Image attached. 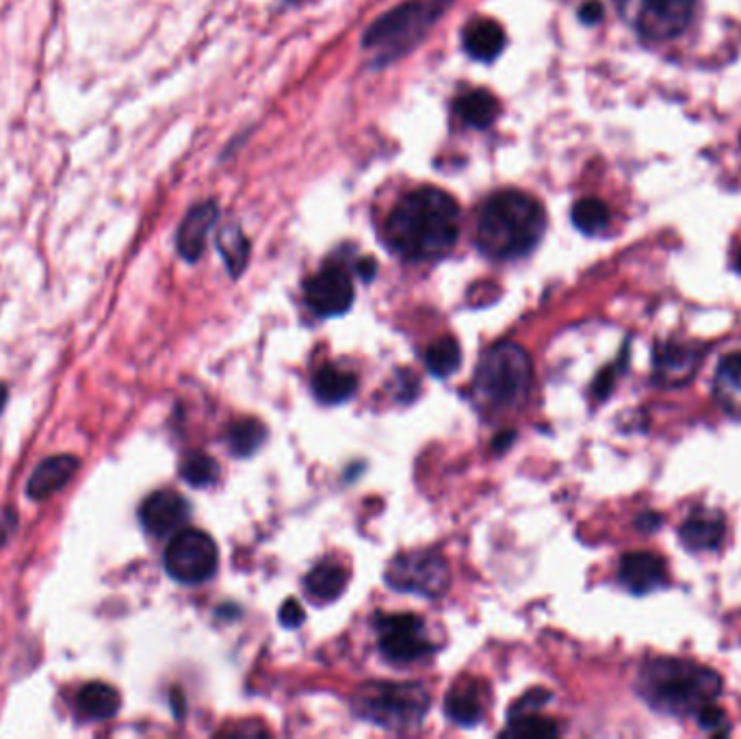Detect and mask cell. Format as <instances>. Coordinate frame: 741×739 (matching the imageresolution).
Wrapping results in <instances>:
<instances>
[{
    "instance_id": "cell-1",
    "label": "cell",
    "mask_w": 741,
    "mask_h": 739,
    "mask_svg": "<svg viewBox=\"0 0 741 739\" xmlns=\"http://www.w3.org/2000/svg\"><path fill=\"white\" fill-rule=\"evenodd\" d=\"M460 234V206L442 189L423 186L392 208L386 243L405 261H434L451 252Z\"/></svg>"
},
{
    "instance_id": "cell-2",
    "label": "cell",
    "mask_w": 741,
    "mask_h": 739,
    "mask_svg": "<svg viewBox=\"0 0 741 739\" xmlns=\"http://www.w3.org/2000/svg\"><path fill=\"white\" fill-rule=\"evenodd\" d=\"M642 701L666 716H696L722 694V679L716 670L677 657L648 659L637 675Z\"/></svg>"
},
{
    "instance_id": "cell-3",
    "label": "cell",
    "mask_w": 741,
    "mask_h": 739,
    "mask_svg": "<svg viewBox=\"0 0 741 739\" xmlns=\"http://www.w3.org/2000/svg\"><path fill=\"white\" fill-rule=\"evenodd\" d=\"M547 213L543 204L523 191L495 193L477 219V247L495 261L527 256L543 239Z\"/></svg>"
},
{
    "instance_id": "cell-4",
    "label": "cell",
    "mask_w": 741,
    "mask_h": 739,
    "mask_svg": "<svg viewBox=\"0 0 741 739\" xmlns=\"http://www.w3.org/2000/svg\"><path fill=\"white\" fill-rule=\"evenodd\" d=\"M449 4L451 0H408L394 7L365 33V48L373 52L377 65L394 61L427 35Z\"/></svg>"
},
{
    "instance_id": "cell-5",
    "label": "cell",
    "mask_w": 741,
    "mask_h": 739,
    "mask_svg": "<svg viewBox=\"0 0 741 739\" xmlns=\"http://www.w3.org/2000/svg\"><path fill=\"white\" fill-rule=\"evenodd\" d=\"M532 359L510 341L486 352L475 373V395L482 403L499 410L523 401L532 386Z\"/></svg>"
},
{
    "instance_id": "cell-6",
    "label": "cell",
    "mask_w": 741,
    "mask_h": 739,
    "mask_svg": "<svg viewBox=\"0 0 741 739\" xmlns=\"http://www.w3.org/2000/svg\"><path fill=\"white\" fill-rule=\"evenodd\" d=\"M429 692L418 683H369L354 696L361 718L384 729H412L429 712Z\"/></svg>"
},
{
    "instance_id": "cell-7",
    "label": "cell",
    "mask_w": 741,
    "mask_h": 739,
    "mask_svg": "<svg viewBox=\"0 0 741 739\" xmlns=\"http://www.w3.org/2000/svg\"><path fill=\"white\" fill-rule=\"evenodd\" d=\"M386 583L397 592L440 598L451 583V570L442 555L410 552L397 555L386 568Z\"/></svg>"
},
{
    "instance_id": "cell-8",
    "label": "cell",
    "mask_w": 741,
    "mask_h": 739,
    "mask_svg": "<svg viewBox=\"0 0 741 739\" xmlns=\"http://www.w3.org/2000/svg\"><path fill=\"white\" fill-rule=\"evenodd\" d=\"M624 7L642 39L668 41L690 28L696 0H624Z\"/></svg>"
},
{
    "instance_id": "cell-9",
    "label": "cell",
    "mask_w": 741,
    "mask_h": 739,
    "mask_svg": "<svg viewBox=\"0 0 741 739\" xmlns=\"http://www.w3.org/2000/svg\"><path fill=\"white\" fill-rule=\"evenodd\" d=\"M166 570L185 585L208 581L219 564L215 541L199 530H181L166 549Z\"/></svg>"
},
{
    "instance_id": "cell-10",
    "label": "cell",
    "mask_w": 741,
    "mask_h": 739,
    "mask_svg": "<svg viewBox=\"0 0 741 739\" xmlns=\"http://www.w3.org/2000/svg\"><path fill=\"white\" fill-rule=\"evenodd\" d=\"M377 642L386 659L410 664L434 653V644L425 635V625L414 614H388L377 618Z\"/></svg>"
},
{
    "instance_id": "cell-11",
    "label": "cell",
    "mask_w": 741,
    "mask_h": 739,
    "mask_svg": "<svg viewBox=\"0 0 741 739\" xmlns=\"http://www.w3.org/2000/svg\"><path fill=\"white\" fill-rule=\"evenodd\" d=\"M304 298L319 317H339L352 308L356 293L350 274L343 267L330 265L306 280Z\"/></svg>"
},
{
    "instance_id": "cell-12",
    "label": "cell",
    "mask_w": 741,
    "mask_h": 739,
    "mask_svg": "<svg viewBox=\"0 0 741 739\" xmlns=\"http://www.w3.org/2000/svg\"><path fill=\"white\" fill-rule=\"evenodd\" d=\"M705 348L694 343L679 341H661L655 346L653 367L655 381L664 386H683L688 384L703 361Z\"/></svg>"
},
{
    "instance_id": "cell-13",
    "label": "cell",
    "mask_w": 741,
    "mask_h": 739,
    "mask_svg": "<svg viewBox=\"0 0 741 739\" xmlns=\"http://www.w3.org/2000/svg\"><path fill=\"white\" fill-rule=\"evenodd\" d=\"M139 521L148 534L170 536L189 521V504L174 490H157L142 504Z\"/></svg>"
},
{
    "instance_id": "cell-14",
    "label": "cell",
    "mask_w": 741,
    "mask_h": 739,
    "mask_svg": "<svg viewBox=\"0 0 741 739\" xmlns=\"http://www.w3.org/2000/svg\"><path fill=\"white\" fill-rule=\"evenodd\" d=\"M618 577H620V583L631 594L644 596L666 585L668 570H666V561L659 555L633 552V554L622 555Z\"/></svg>"
},
{
    "instance_id": "cell-15",
    "label": "cell",
    "mask_w": 741,
    "mask_h": 739,
    "mask_svg": "<svg viewBox=\"0 0 741 739\" xmlns=\"http://www.w3.org/2000/svg\"><path fill=\"white\" fill-rule=\"evenodd\" d=\"M679 538L688 552H718L727 538V521L720 512L696 510L681 525Z\"/></svg>"
},
{
    "instance_id": "cell-16",
    "label": "cell",
    "mask_w": 741,
    "mask_h": 739,
    "mask_svg": "<svg viewBox=\"0 0 741 739\" xmlns=\"http://www.w3.org/2000/svg\"><path fill=\"white\" fill-rule=\"evenodd\" d=\"M215 221H217V204L210 202V199L193 206L186 213L185 219L179 228V239H177L179 252L185 261L193 263L204 254L206 239H208Z\"/></svg>"
},
{
    "instance_id": "cell-17",
    "label": "cell",
    "mask_w": 741,
    "mask_h": 739,
    "mask_svg": "<svg viewBox=\"0 0 741 739\" xmlns=\"http://www.w3.org/2000/svg\"><path fill=\"white\" fill-rule=\"evenodd\" d=\"M78 471V458L76 456H52L39 462V467L33 471L28 484H26V495L35 501H41L54 493H59Z\"/></svg>"
},
{
    "instance_id": "cell-18",
    "label": "cell",
    "mask_w": 741,
    "mask_h": 739,
    "mask_svg": "<svg viewBox=\"0 0 741 739\" xmlns=\"http://www.w3.org/2000/svg\"><path fill=\"white\" fill-rule=\"evenodd\" d=\"M464 50L475 59V61H495L503 48H506V31L499 22L495 20H473L464 26L462 33Z\"/></svg>"
},
{
    "instance_id": "cell-19",
    "label": "cell",
    "mask_w": 741,
    "mask_h": 739,
    "mask_svg": "<svg viewBox=\"0 0 741 739\" xmlns=\"http://www.w3.org/2000/svg\"><path fill=\"white\" fill-rule=\"evenodd\" d=\"M350 572L343 564L339 561H321L317 564L304 579L306 592L319 601V603H330L337 601L345 590H348Z\"/></svg>"
},
{
    "instance_id": "cell-20",
    "label": "cell",
    "mask_w": 741,
    "mask_h": 739,
    "mask_svg": "<svg viewBox=\"0 0 741 739\" xmlns=\"http://www.w3.org/2000/svg\"><path fill=\"white\" fill-rule=\"evenodd\" d=\"M359 388V377L352 371L339 370L335 365H326L315 373L313 390L317 399L328 405H337L348 401Z\"/></svg>"
},
{
    "instance_id": "cell-21",
    "label": "cell",
    "mask_w": 741,
    "mask_h": 739,
    "mask_svg": "<svg viewBox=\"0 0 741 739\" xmlns=\"http://www.w3.org/2000/svg\"><path fill=\"white\" fill-rule=\"evenodd\" d=\"M445 714L460 727H475L484 718V701L475 686H453L445 699Z\"/></svg>"
},
{
    "instance_id": "cell-22",
    "label": "cell",
    "mask_w": 741,
    "mask_h": 739,
    "mask_svg": "<svg viewBox=\"0 0 741 739\" xmlns=\"http://www.w3.org/2000/svg\"><path fill=\"white\" fill-rule=\"evenodd\" d=\"M716 397L729 414L741 419V352L720 361L716 371Z\"/></svg>"
},
{
    "instance_id": "cell-23",
    "label": "cell",
    "mask_w": 741,
    "mask_h": 739,
    "mask_svg": "<svg viewBox=\"0 0 741 739\" xmlns=\"http://www.w3.org/2000/svg\"><path fill=\"white\" fill-rule=\"evenodd\" d=\"M458 118L473 129H488L499 118V102L493 94L477 89L460 96L455 100Z\"/></svg>"
},
{
    "instance_id": "cell-24",
    "label": "cell",
    "mask_w": 741,
    "mask_h": 739,
    "mask_svg": "<svg viewBox=\"0 0 741 739\" xmlns=\"http://www.w3.org/2000/svg\"><path fill=\"white\" fill-rule=\"evenodd\" d=\"M78 710L89 720H109L120 712V694L107 683H87L76 699Z\"/></svg>"
},
{
    "instance_id": "cell-25",
    "label": "cell",
    "mask_w": 741,
    "mask_h": 739,
    "mask_svg": "<svg viewBox=\"0 0 741 739\" xmlns=\"http://www.w3.org/2000/svg\"><path fill=\"white\" fill-rule=\"evenodd\" d=\"M217 247L226 261L230 276H241L250 258V241L239 226H223L217 232Z\"/></svg>"
},
{
    "instance_id": "cell-26",
    "label": "cell",
    "mask_w": 741,
    "mask_h": 739,
    "mask_svg": "<svg viewBox=\"0 0 741 739\" xmlns=\"http://www.w3.org/2000/svg\"><path fill=\"white\" fill-rule=\"evenodd\" d=\"M267 438V429L258 419H239L230 425L228 429V445L230 451L239 458H250L254 456Z\"/></svg>"
},
{
    "instance_id": "cell-27",
    "label": "cell",
    "mask_w": 741,
    "mask_h": 739,
    "mask_svg": "<svg viewBox=\"0 0 741 739\" xmlns=\"http://www.w3.org/2000/svg\"><path fill=\"white\" fill-rule=\"evenodd\" d=\"M460 365H462V350H460V343L451 337L436 341L425 352V367L434 377H449L451 373L460 370Z\"/></svg>"
},
{
    "instance_id": "cell-28",
    "label": "cell",
    "mask_w": 741,
    "mask_h": 739,
    "mask_svg": "<svg viewBox=\"0 0 741 739\" xmlns=\"http://www.w3.org/2000/svg\"><path fill=\"white\" fill-rule=\"evenodd\" d=\"M572 223L583 232V234H600L609 226V208L596 199V197H585L579 199L572 206Z\"/></svg>"
},
{
    "instance_id": "cell-29",
    "label": "cell",
    "mask_w": 741,
    "mask_h": 739,
    "mask_svg": "<svg viewBox=\"0 0 741 739\" xmlns=\"http://www.w3.org/2000/svg\"><path fill=\"white\" fill-rule=\"evenodd\" d=\"M506 736L521 739H549L559 736L556 723L549 718L534 714H523V716H512L510 725L506 729Z\"/></svg>"
},
{
    "instance_id": "cell-30",
    "label": "cell",
    "mask_w": 741,
    "mask_h": 739,
    "mask_svg": "<svg viewBox=\"0 0 741 739\" xmlns=\"http://www.w3.org/2000/svg\"><path fill=\"white\" fill-rule=\"evenodd\" d=\"M181 473H183L186 484H191L195 488H204V486H210V484L217 482L219 467L210 456L195 451V453L186 456L185 462L181 467Z\"/></svg>"
},
{
    "instance_id": "cell-31",
    "label": "cell",
    "mask_w": 741,
    "mask_h": 739,
    "mask_svg": "<svg viewBox=\"0 0 741 739\" xmlns=\"http://www.w3.org/2000/svg\"><path fill=\"white\" fill-rule=\"evenodd\" d=\"M696 720L701 725L703 731L712 734V736H727L731 729H729V720H727V714L716 707L714 703L705 705L699 714H696Z\"/></svg>"
},
{
    "instance_id": "cell-32",
    "label": "cell",
    "mask_w": 741,
    "mask_h": 739,
    "mask_svg": "<svg viewBox=\"0 0 741 739\" xmlns=\"http://www.w3.org/2000/svg\"><path fill=\"white\" fill-rule=\"evenodd\" d=\"M551 699V694L547 692V690H532V692H527L514 707H512V712H510V718L512 716H523V714H534V712H538L547 701Z\"/></svg>"
},
{
    "instance_id": "cell-33",
    "label": "cell",
    "mask_w": 741,
    "mask_h": 739,
    "mask_svg": "<svg viewBox=\"0 0 741 739\" xmlns=\"http://www.w3.org/2000/svg\"><path fill=\"white\" fill-rule=\"evenodd\" d=\"M304 622V609L295 598H289L280 607V625L287 629H297Z\"/></svg>"
},
{
    "instance_id": "cell-34",
    "label": "cell",
    "mask_w": 741,
    "mask_h": 739,
    "mask_svg": "<svg viewBox=\"0 0 741 739\" xmlns=\"http://www.w3.org/2000/svg\"><path fill=\"white\" fill-rule=\"evenodd\" d=\"M579 15H581L583 22L594 24V22H598V20L603 17V7H600L596 0H590V2H585V4L581 7Z\"/></svg>"
},
{
    "instance_id": "cell-35",
    "label": "cell",
    "mask_w": 741,
    "mask_h": 739,
    "mask_svg": "<svg viewBox=\"0 0 741 739\" xmlns=\"http://www.w3.org/2000/svg\"><path fill=\"white\" fill-rule=\"evenodd\" d=\"M659 525H661V519H659L657 514H653V512L642 514V517L637 519V528L644 530V532H653V530H657Z\"/></svg>"
},
{
    "instance_id": "cell-36",
    "label": "cell",
    "mask_w": 741,
    "mask_h": 739,
    "mask_svg": "<svg viewBox=\"0 0 741 739\" xmlns=\"http://www.w3.org/2000/svg\"><path fill=\"white\" fill-rule=\"evenodd\" d=\"M359 274H361L365 280H370V278L375 276V261H370V258L361 261V265H359Z\"/></svg>"
},
{
    "instance_id": "cell-37",
    "label": "cell",
    "mask_w": 741,
    "mask_h": 739,
    "mask_svg": "<svg viewBox=\"0 0 741 739\" xmlns=\"http://www.w3.org/2000/svg\"><path fill=\"white\" fill-rule=\"evenodd\" d=\"M512 438H514V434H510V432L501 434V436L495 440V449H506V447L512 443Z\"/></svg>"
},
{
    "instance_id": "cell-38",
    "label": "cell",
    "mask_w": 741,
    "mask_h": 739,
    "mask_svg": "<svg viewBox=\"0 0 741 739\" xmlns=\"http://www.w3.org/2000/svg\"><path fill=\"white\" fill-rule=\"evenodd\" d=\"M4 401H7V390H4V386H0V410H2Z\"/></svg>"
},
{
    "instance_id": "cell-39",
    "label": "cell",
    "mask_w": 741,
    "mask_h": 739,
    "mask_svg": "<svg viewBox=\"0 0 741 739\" xmlns=\"http://www.w3.org/2000/svg\"><path fill=\"white\" fill-rule=\"evenodd\" d=\"M736 269L741 274V250L738 252V256H736Z\"/></svg>"
}]
</instances>
